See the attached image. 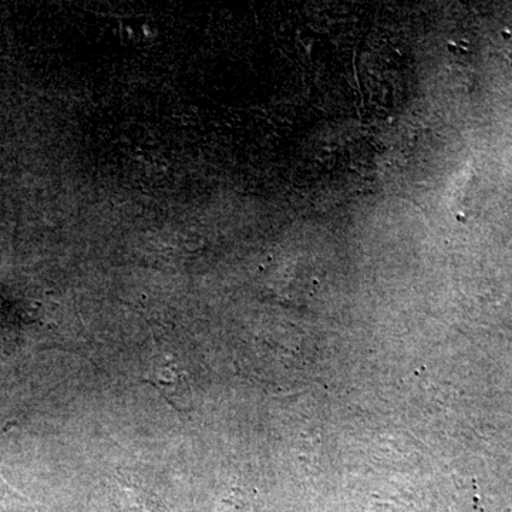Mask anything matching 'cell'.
I'll return each mask as SVG.
<instances>
[{"instance_id":"cell-1","label":"cell","mask_w":512,"mask_h":512,"mask_svg":"<svg viewBox=\"0 0 512 512\" xmlns=\"http://www.w3.org/2000/svg\"><path fill=\"white\" fill-rule=\"evenodd\" d=\"M0 512H35L32 501L0 476Z\"/></svg>"}]
</instances>
